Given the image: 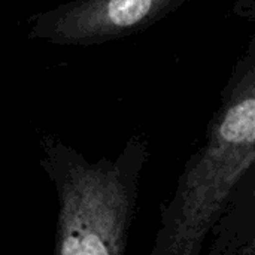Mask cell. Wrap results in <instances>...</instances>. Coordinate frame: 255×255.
Masks as SVG:
<instances>
[{"label":"cell","mask_w":255,"mask_h":255,"mask_svg":"<svg viewBox=\"0 0 255 255\" xmlns=\"http://www.w3.org/2000/svg\"><path fill=\"white\" fill-rule=\"evenodd\" d=\"M40 164L57 193L55 255H127L149 142L133 136L118 155L96 161L51 136Z\"/></svg>","instance_id":"cell-2"},{"label":"cell","mask_w":255,"mask_h":255,"mask_svg":"<svg viewBox=\"0 0 255 255\" xmlns=\"http://www.w3.org/2000/svg\"><path fill=\"white\" fill-rule=\"evenodd\" d=\"M255 164V37L221 91L203 145L190 157L161 212L149 255H200Z\"/></svg>","instance_id":"cell-1"},{"label":"cell","mask_w":255,"mask_h":255,"mask_svg":"<svg viewBox=\"0 0 255 255\" xmlns=\"http://www.w3.org/2000/svg\"><path fill=\"white\" fill-rule=\"evenodd\" d=\"M190 0H67L30 18L28 39L96 46L142 33Z\"/></svg>","instance_id":"cell-3"},{"label":"cell","mask_w":255,"mask_h":255,"mask_svg":"<svg viewBox=\"0 0 255 255\" xmlns=\"http://www.w3.org/2000/svg\"><path fill=\"white\" fill-rule=\"evenodd\" d=\"M233 255H255L254 235L248 238V242H242L241 248H236Z\"/></svg>","instance_id":"cell-4"}]
</instances>
